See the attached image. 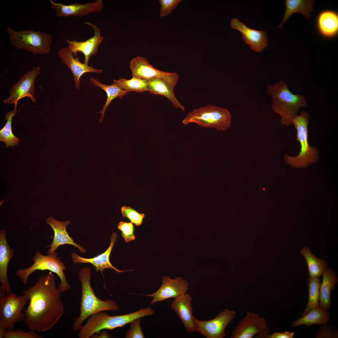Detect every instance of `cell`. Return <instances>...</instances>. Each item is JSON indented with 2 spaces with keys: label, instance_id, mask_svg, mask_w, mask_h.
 <instances>
[{
  "label": "cell",
  "instance_id": "obj_9",
  "mask_svg": "<svg viewBox=\"0 0 338 338\" xmlns=\"http://www.w3.org/2000/svg\"><path fill=\"white\" fill-rule=\"evenodd\" d=\"M29 300L26 294L18 296L14 293L0 299V328L12 330L17 322L24 321L25 315L22 310Z\"/></svg>",
  "mask_w": 338,
  "mask_h": 338
},
{
  "label": "cell",
  "instance_id": "obj_10",
  "mask_svg": "<svg viewBox=\"0 0 338 338\" xmlns=\"http://www.w3.org/2000/svg\"><path fill=\"white\" fill-rule=\"evenodd\" d=\"M236 312L226 309L213 319L207 321L199 320L194 316L193 320L196 331L207 338H224L225 329L234 319Z\"/></svg>",
  "mask_w": 338,
  "mask_h": 338
},
{
  "label": "cell",
  "instance_id": "obj_20",
  "mask_svg": "<svg viewBox=\"0 0 338 338\" xmlns=\"http://www.w3.org/2000/svg\"><path fill=\"white\" fill-rule=\"evenodd\" d=\"M117 237V234L113 232L110 237V243L109 246L104 253L93 258H85L79 256L75 253L71 254V257L74 264L90 263L95 267L97 271H100L102 274L104 270L106 269L113 270L117 273H122L127 272L129 270H120L116 269L111 263L110 257L112 248Z\"/></svg>",
  "mask_w": 338,
  "mask_h": 338
},
{
  "label": "cell",
  "instance_id": "obj_1",
  "mask_svg": "<svg viewBox=\"0 0 338 338\" xmlns=\"http://www.w3.org/2000/svg\"><path fill=\"white\" fill-rule=\"evenodd\" d=\"M55 277L52 272L40 276L32 287L23 292L29 298V304L24 311V324L30 330L39 332L52 328L64 312L61 293L55 285Z\"/></svg>",
  "mask_w": 338,
  "mask_h": 338
},
{
  "label": "cell",
  "instance_id": "obj_28",
  "mask_svg": "<svg viewBox=\"0 0 338 338\" xmlns=\"http://www.w3.org/2000/svg\"><path fill=\"white\" fill-rule=\"evenodd\" d=\"M90 81L94 86L99 87L104 90L107 95L106 103L103 109L99 112L101 114L99 121V123H100L102 121L105 115V112L111 101L116 98L119 97L121 99L123 96L126 95L127 92L130 91L122 90L113 83L110 85L102 84L93 77L90 78Z\"/></svg>",
  "mask_w": 338,
  "mask_h": 338
},
{
  "label": "cell",
  "instance_id": "obj_6",
  "mask_svg": "<svg viewBox=\"0 0 338 338\" xmlns=\"http://www.w3.org/2000/svg\"><path fill=\"white\" fill-rule=\"evenodd\" d=\"M33 264L28 268L18 269L15 273L17 276L24 285L27 284V280L29 275L37 270H49L54 273L59 277L60 282L58 288L61 292L68 290L70 286L67 282L64 271L66 269L65 265L58 257L57 253L54 252L43 255L40 251H37L33 257Z\"/></svg>",
  "mask_w": 338,
  "mask_h": 338
},
{
  "label": "cell",
  "instance_id": "obj_40",
  "mask_svg": "<svg viewBox=\"0 0 338 338\" xmlns=\"http://www.w3.org/2000/svg\"><path fill=\"white\" fill-rule=\"evenodd\" d=\"M270 330L267 326L257 335L256 338H270Z\"/></svg>",
  "mask_w": 338,
  "mask_h": 338
},
{
  "label": "cell",
  "instance_id": "obj_32",
  "mask_svg": "<svg viewBox=\"0 0 338 338\" xmlns=\"http://www.w3.org/2000/svg\"><path fill=\"white\" fill-rule=\"evenodd\" d=\"M113 83L120 89L125 90L142 93L148 91L147 80L133 76L129 80L120 78L113 80Z\"/></svg>",
  "mask_w": 338,
  "mask_h": 338
},
{
  "label": "cell",
  "instance_id": "obj_34",
  "mask_svg": "<svg viewBox=\"0 0 338 338\" xmlns=\"http://www.w3.org/2000/svg\"><path fill=\"white\" fill-rule=\"evenodd\" d=\"M5 338H43L44 337L37 334L36 331L30 330L26 332L21 329L15 330H6L5 332Z\"/></svg>",
  "mask_w": 338,
  "mask_h": 338
},
{
  "label": "cell",
  "instance_id": "obj_35",
  "mask_svg": "<svg viewBox=\"0 0 338 338\" xmlns=\"http://www.w3.org/2000/svg\"><path fill=\"white\" fill-rule=\"evenodd\" d=\"M118 228L121 231V235L127 243L135 239L134 233V227L133 223L120 221L119 223Z\"/></svg>",
  "mask_w": 338,
  "mask_h": 338
},
{
  "label": "cell",
  "instance_id": "obj_22",
  "mask_svg": "<svg viewBox=\"0 0 338 338\" xmlns=\"http://www.w3.org/2000/svg\"><path fill=\"white\" fill-rule=\"evenodd\" d=\"M316 28L320 35L327 39L336 37L338 33V14L330 10H322L316 19Z\"/></svg>",
  "mask_w": 338,
  "mask_h": 338
},
{
  "label": "cell",
  "instance_id": "obj_13",
  "mask_svg": "<svg viewBox=\"0 0 338 338\" xmlns=\"http://www.w3.org/2000/svg\"><path fill=\"white\" fill-rule=\"evenodd\" d=\"M189 288L188 281L182 277H177L171 279L166 275L162 278L161 286L156 292L151 294H138L152 298L151 305L171 298H176L187 293Z\"/></svg>",
  "mask_w": 338,
  "mask_h": 338
},
{
  "label": "cell",
  "instance_id": "obj_11",
  "mask_svg": "<svg viewBox=\"0 0 338 338\" xmlns=\"http://www.w3.org/2000/svg\"><path fill=\"white\" fill-rule=\"evenodd\" d=\"M130 67L132 76L148 80L158 79L175 86L179 76L175 73L166 72L154 67L144 57L137 56L130 61Z\"/></svg>",
  "mask_w": 338,
  "mask_h": 338
},
{
  "label": "cell",
  "instance_id": "obj_15",
  "mask_svg": "<svg viewBox=\"0 0 338 338\" xmlns=\"http://www.w3.org/2000/svg\"><path fill=\"white\" fill-rule=\"evenodd\" d=\"M267 326L266 319L254 312H247L232 331L231 338H252Z\"/></svg>",
  "mask_w": 338,
  "mask_h": 338
},
{
  "label": "cell",
  "instance_id": "obj_39",
  "mask_svg": "<svg viewBox=\"0 0 338 338\" xmlns=\"http://www.w3.org/2000/svg\"><path fill=\"white\" fill-rule=\"evenodd\" d=\"M294 332L286 331L283 332H275L270 335V338H292Z\"/></svg>",
  "mask_w": 338,
  "mask_h": 338
},
{
  "label": "cell",
  "instance_id": "obj_37",
  "mask_svg": "<svg viewBox=\"0 0 338 338\" xmlns=\"http://www.w3.org/2000/svg\"><path fill=\"white\" fill-rule=\"evenodd\" d=\"M181 0H159L160 4L159 15L163 17L170 14L175 9Z\"/></svg>",
  "mask_w": 338,
  "mask_h": 338
},
{
  "label": "cell",
  "instance_id": "obj_36",
  "mask_svg": "<svg viewBox=\"0 0 338 338\" xmlns=\"http://www.w3.org/2000/svg\"><path fill=\"white\" fill-rule=\"evenodd\" d=\"M141 318L136 319L130 323L129 329L127 332L126 338H144V334L140 325Z\"/></svg>",
  "mask_w": 338,
  "mask_h": 338
},
{
  "label": "cell",
  "instance_id": "obj_31",
  "mask_svg": "<svg viewBox=\"0 0 338 338\" xmlns=\"http://www.w3.org/2000/svg\"><path fill=\"white\" fill-rule=\"evenodd\" d=\"M16 113L17 109H15L13 111L8 113L5 117L7 122L0 130V141L5 143L6 148L9 146L13 147L14 146L18 145L19 142V139L13 134L12 130V118Z\"/></svg>",
  "mask_w": 338,
  "mask_h": 338
},
{
  "label": "cell",
  "instance_id": "obj_25",
  "mask_svg": "<svg viewBox=\"0 0 338 338\" xmlns=\"http://www.w3.org/2000/svg\"><path fill=\"white\" fill-rule=\"evenodd\" d=\"M148 91L151 94L162 95L166 97L175 107L184 111L185 107L176 97L174 93V86L168 83L158 79L147 80Z\"/></svg>",
  "mask_w": 338,
  "mask_h": 338
},
{
  "label": "cell",
  "instance_id": "obj_18",
  "mask_svg": "<svg viewBox=\"0 0 338 338\" xmlns=\"http://www.w3.org/2000/svg\"><path fill=\"white\" fill-rule=\"evenodd\" d=\"M46 222L51 227L54 234L52 243L47 247H50L47 251L48 254L54 252L59 247L66 244L74 246L82 253L86 252V250L75 243L67 232L66 228L70 223L69 221H60L51 216L46 218Z\"/></svg>",
  "mask_w": 338,
  "mask_h": 338
},
{
  "label": "cell",
  "instance_id": "obj_23",
  "mask_svg": "<svg viewBox=\"0 0 338 338\" xmlns=\"http://www.w3.org/2000/svg\"><path fill=\"white\" fill-rule=\"evenodd\" d=\"M14 252L8 244L5 229L0 231V281L5 289L7 295L13 294L8 280L7 269L9 262L14 256Z\"/></svg>",
  "mask_w": 338,
  "mask_h": 338
},
{
  "label": "cell",
  "instance_id": "obj_17",
  "mask_svg": "<svg viewBox=\"0 0 338 338\" xmlns=\"http://www.w3.org/2000/svg\"><path fill=\"white\" fill-rule=\"evenodd\" d=\"M231 26L241 33L243 39L254 51L261 52L267 46V34L265 31L250 28L236 18L231 20Z\"/></svg>",
  "mask_w": 338,
  "mask_h": 338
},
{
  "label": "cell",
  "instance_id": "obj_29",
  "mask_svg": "<svg viewBox=\"0 0 338 338\" xmlns=\"http://www.w3.org/2000/svg\"><path fill=\"white\" fill-rule=\"evenodd\" d=\"M300 253L305 259L309 278L319 277L327 268V264L323 259L314 255L308 247H303Z\"/></svg>",
  "mask_w": 338,
  "mask_h": 338
},
{
  "label": "cell",
  "instance_id": "obj_38",
  "mask_svg": "<svg viewBox=\"0 0 338 338\" xmlns=\"http://www.w3.org/2000/svg\"><path fill=\"white\" fill-rule=\"evenodd\" d=\"M338 335L337 330L331 325H328L326 324L321 326L316 337L334 338L337 337Z\"/></svg>",
  "mask_w": 338,
  "mask_h": 338
},
{
  "label": "cell",
  "instance_id": "obj_4",
  "mask_svg": "<svg viewBox=\"0 0 338 338\" xmlns=\"http://www.w3.org/2000/svg\"><path fill=\"white\" fill-rule=\"evenodd\" d=\"M154 311L148 307L129 314L119 315L110 316L104 311L94 314L90 316L85 324L79 330V338H89L103 330H112L123 327L134 320L153 315Z\"/></svg>",
  "mask_w": 338,
  "mask_h": 338
},
{
  "label": "cell",
  "instance_id": "obj_14",
  "mask_svg": "<svg viewBox=\"0 0 338 338\" xmlns=\"http://www.w3.org/2000/svg\"><path fill=\"white\" fill-rule=\"evenodd\" d=\"M86 24L91 26L94 31V35L84 41H78L75 40L70 41L68 39L66 41L67 47L73 55L77 56L78 53L81 52L84 56V64L88 65L90 57L97 54L98 48L104 39L100 34V29L96 25L89 22L84 23Z\"/></svg>",
  "mask_w": 338,
  "mask_h": 338
},
{
  "label": "cell",
  "instance_id": "obj_33",
  "mask_svg": "<svg viewBox=\"0 0 338 338\" xmlns=\"http://www.w3.org/2000/svg\"><path fill=\"white\" fill-rule=\"evenodd\" d=\"M121 212L123 217L129 218L131 222L136 226L141 225L145 217L144 214L139 213L130 207H122Z\"/></svg>",
  "mask_w": 338,
  "mask_h": 338
},
{
  "label": "cell",
  "instance_id": "obj_2",
  "mask_svg": "<svg viewBox=\"0 0 338 338\" xmlns=\"http://www.w3.org/2000/svg\"><path fill=\"white\" fill-rule=\"evenodd\" d=\"M266 92L271 98L273 110L280 115V122L283 125H292L293 120L298 115L299 110L307 106L305 97L301 94L292 93L284 81L280 80L269 85Z\"/></svg>",
  "mask_w": 338,
  "mask_h": 338
},
{
  "label": "cell",
  "instance_id": "obj_12",
  "mask_svg": "<svg viewBox=\"0 0 338 338\" xmlns=\"http://www.w3.org/2000/svg\"><path fill=\"white\" fill-rule=\"evenodd\" d=\"M41 70L40 67L38 66L23 74L19 81L12 85L9 93V97L4 99L3 103L8 104H14L15 105L17 106L18 101L25 97L29 98L33 102H35V82Z\"/></svg>",
  "mask_w": 338,
  "mask_h": 338
},
{
  "label": "cell",
  "instance_id": "obj_8",
  "mask_svg": "<svg viewBox=\"0 0 338 338\" xmlns=\"http://www.w3.org/2000/svg\"><path fill=\"white\" fill-rule=\"evenodd\" d=\"M7 30L11 44L16 49L34 54H46L50 53L52 42L50 34L32 30L16 31L10 27Z\"/></svg>",
  "mask_w": 338,
  "mask_h": 338
},
{
  "label": "cell",
  "instance_id": "obj_27",
  "mask_svg": "<svg viewBox=\"0 0 338 338\" xmlns=\"http://www.w3.org/2000/svg\"><path fill=\"white\" fill-rule=\"evenodd\" d=\"M330 316L328 310L320 307L310 311L300 318L292 322L293 327L302 325L309 327L313 325H323L326 324L330 319Z\"/></svg>",
  "mask_w": 338,
  "mask_h": 338
},
{
  "label": "cell",
  "instance_id": "obj_5",
  "mask_svg": "<svg viewBox=\"0 0 338 338\" xmlns=\"http://www.w3.org/2000/svg\"><path fill=\"white\" fill-rule=\"evenodd\" d=\"M310 119L308 111H301L293 119V125L296 131V140L300 145L299 154L295 156L285 155L284 162L294 168L304 169L315 163L319 159V152L315 146H310L308 142V124Z\"/></svg>",
  "mask_w": 338,
  "mask_h": 338
},
{
  "label": "cell",
  "instance_id": "obj_24",
  "mask_svg": "<svg viewBox=\"0 0 338 338\" xmlns=\"http://www.w3.org/2000/svg\"><path fill=\"white\" fill-rule=\"evenodd\" d=\"M322 275L323 279L320 289L319 306L328 310L330 307L331 292L334 289L338 279L336 273L328 268Z\"/></svg>",
  "mask_w": 338,
  "mask_h": 338
},
{
  "label": "cell",
  "instance_id": "obj_30",
  "mask_svg": "<svg viewBox=\"0 0 338 338\" xmlns=\"http://www.w3.org/2000/svg\"><path fill=\"white\" fill-rule=\"evenodd\" d=\"M308 286L309 299L303 316L313 309L319 307L320 280L319 277L309 278L307 280Z\"/></svg>",
  "mask_w": 338,
  "mask_h": 338
},
{
  "label": "cell",
  "instance_id": "obj_7",
  "mask_svg": "<svg viewBox=\"0 0 338 338\" xmlns=\"http://www.w3.org/2000/svg\"><path fill=\"white\" fill-rule=\"evenodd\" d=\"M231 118L230 112L227 109L207 105L190 112L182 120V123L186 125L195 123L203 127L224 131L230 127Z\"/></svg>",
  "mask_w": 338,
  "mask_h": 338
},
{
  "label": "cell",
  "instance_id": "obj_26",
  "mask_svg": "<svg viewBox=\"0 0 338 338\" xmlns=\"http://www.w3.org/2000/svg\"><path fill=\"white\" fill-rule=\"evenodd\" d=\"M315 1L311 0H286L284 4L286 9L283 20L279 26L282 28L283 24L293 14L298 13L307 19L312 16L311 13L314 10L313 5Z\"/></svg>",
  "mask_w": 338,
  "mask_h": 338
},
{
  "label": "cell",
  "instance_id": "obj_21",
  "mask_svg": "<svg viewBox=\"0 0 338 338\" xmlns=\"http://www.w3.org/2000/svg\"><path fill=\"white\" fill-rule=\"evenodd\" d=\"M191 295L186 293L175 298L170 307L182 321L186 331L188 333L196 331L193 320Z\"/></svg>",
  "mask_w": 338,
  "mask_h": 338
},
{
  "label": "cell",
  "instance_id": "obj_41",
  "mask_svg": "<svg viewBox=\"0 0 338 338\" xmlns=\"http://www.w3.org/2000/svg\"><path fill=\"white\" fill-rule=\"evenodd\" d=\"M92 338H111L112 336L106 331H103L99 335L95 334L91 337Z\"/></svg>",
  "mask_w": 338,
  "mask_h": 338
},
{
  "label": "cell",
  "instance_id": "obj_16",
  "mask_svg": "<svg viewBox=\"0 0 338 338\" xmlns=\"http://www.w3.org/2000/svg\"><path fill=\"white\" fill-rule=\"evenodd\" d=\"M50 2L51 8L55 10L56 15L59 17L71 16L81 17L91 13H98L102 11L104 5L102 0L84 4L76 3L68 5L55 3L52 0Z\"/></svg>",
  "mask_w": 338,
  "mask_h": 338
},
{
  "label": "cell",
  "instance_id": "obj_19",
  "mask_svg": "<svg viewBox=\"0 0 338 338\" xmlns=\"http://www.w3.org/2000/svg\"><path fill=\"white\" fill-rule=\"evenodd\" d=\"M58 54L61 59L62 62L65 64L71 71L74 78L75 88L79 89L80 79L84 74L93 72L101 74V69H94L81 63L79 60L80 56H74L67 47L61 49Z\"/></svg>",
  "mask_w": 338,
  "mask_h": 338
},
{
  "label": "cell",
  "instance_id": "obj_3",
  "mask_svg": "<svg viewBox=\"0 0 338 338\" xmlns=\"http://www.w3.org/2000/svg\"><path fill=\"white\" fill-rule=\"evenodd\" d=\"M91 269L86 267L80 269L79 279L81 284V296L79 316L75 318L72 328L79 331L84 322L90 316L101 311H116L120 307L116 302L110 299L102 300L95 295L90 284Z\"/></svg>",
  "mask_w": 338,
  "mask_h": 338
}]
</instances>
